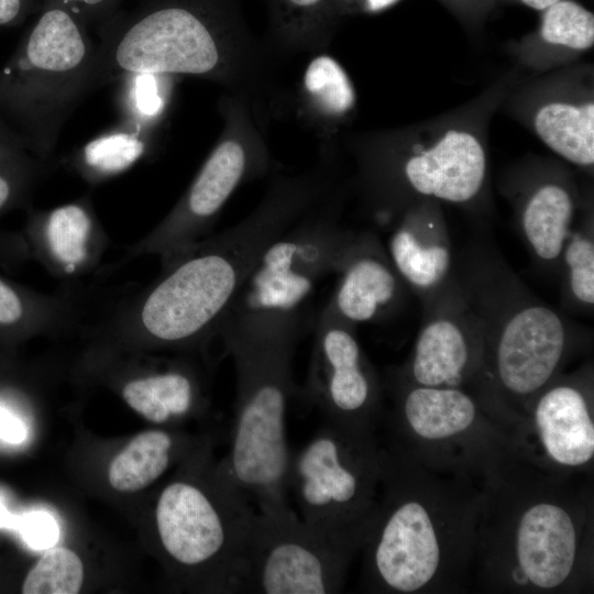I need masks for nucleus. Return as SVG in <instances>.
<instances>
[{"label":"nucleus","mask_w":594,"mask_h":594,"mask_svg":"<svg viewBox=\"0 0 594 594\" xmlns=\"http://www.w3.org/2000/svg\"><path fill=\"white\" fill-rule=\"evenodd\" d=\"M381 481L375 433L323 421L293 451L287 486L305 522L359 552L377 510Z\"/></svg>","instance_id":"7"},{"label":"nucleus","mask_w":594,"mask_h":594,"mask_svg":"<svg viewBox=\"0 0 594 594\" xmlns=\"http://www.w3.org/2000/svg\"><path fill=\"white\" fill-rule=\"evenodd\" d=\"M84 580L79 557L69 549L53 547L28 573L24 594H76Z\"/></svg>","instance_id":"30"},{"label":"nucleus","mask_w":594,"mask_h":594,"mask_svg":"<svg viewBox=\"0 0 594 594\" xmlns=\"http://www.w3.org/2000/svg\"><path fill=\"white\" fill-rule=\"evenodd\" d=\"M304 328L283 319L226 318L218 334L237 381L230 448L221 468L258 512L285 515L293 450L287 413L295 386L292 361Z\"/></svg>","instance_id":"5"},{"label":"nucleus","mask_w":594,"mask_h":594,"mask_svg":"<svg viewBox=\"0 0 594 594\" xmlns=\"http://www.w3.org/2000/svg\"><path fill=\"white\" fill-rule=\"evenodd\" d=\"M72 13L81 19L86 25L98 22L101 25L118 11L122 0H56Z\"/></svg>","instance_id":"33"},{"label":"nucleus","mask_w":594,"mask_h":594,"mask_svg":"<svg viewBox=\"0 0 594 594\" xmlns=\"http://www.w3.org/2000/svg\"><path fill=\"white\" fill-rule=\"evenodd\" d=\"M526 6L536 10H546L548 7L561 1V0H521Z\"/></svg>","instance_id":"38"},{"label":"nucleus","mask_w":594,"mask_h":594,"mask_svg":"<svg viewBox=\"0 0 594 594\" xmlns=\"http://www.w3.org/2000/svg\"><path fill=\"white\" fill-rule=\"evenodd\" d=\"M121 394L131 408L161 424L189 414L199 396V386L186 370L170 367L128 380Z\"/></svg>","instance_id":"25"},{"label":"nucleus","mask_w":594,"mask_h":594,"mask_svg":"<svg viewBox=\"0 0 594 594\" xmlns=\"http://www.w3.org/2000/svg\"><path fill=\"white\" fill-rule=\"evenodd\" d=\"M360 184L374 212L391 223L419 200L474 202L487 175L486 153L471 132L449 130L427 147L408 153L373 150L361 157Z\"/></svg>","instance_id":"11"},{"label":"nucleus","mask_w":594,"mask_h":594,"mask_svg":"<svg viewBox=\"0 0 594 594\" xmlns=\"http://www.w3.org/2000/svg\"><path fill=\"white\" fill-rule=\"evenodd\" d=\"M515 207L519 234L534 262L559 274L564 244L581 213L574 186L563 176H541L525 186Z\"/></svg>","instance_id":"20"},{"label":"nucleus","mask_w":594,"mask_h":594,"mask_svg":"<svg viewBox=\"0 0 594 594\" xmlns=\"http://www.w3.org/2000/svg\"><path fill=\"white\" fill-rule=\"evenodd\" d=\"M389 227L386 253L407 289L424 301L452 278L454 254L439 201L409 205Z\"/></svg>","instance_id":"19"},{"label":"nucleus","mask_w":594,"mask_h":594,"mask_svg":"<svg viewBox=\"0 0 594 594\" xmlns=\"http://www.w3.org/2000/svg\"><path fill=\"white\" fill-rule=\"evenodd\" d=\"M20 239L25 253L65 285L92 273L109 245L90 195L51 209L30 207Z\"/></svg>","instance_id":"17"},{"label":"nucleus","mask_w":594,"mask_h":594,"mask_svg":"<svg viewBox=\"0 0 594 594\" xmlns=\"http://www.w3.org/2000/svg\"><path fill=\"white\" fill-rule=\"evenodd\" d=\"M20 515L11 513L0 496V529L16 530Z\"/></svg>","instance_id":"36"},{"label":"nucleus","mask_w":594,"mask_h":594,"mask_svg":"<svg viewBox=\"0 0 594 594\" xmlns=\"http://www.w3.org/2000/svg\"><path fill=\"white\" fill-rule=\"evenodd\" d=\"M97 44L86 23L56 0L0 69V119L53 164L64 124L94 91Z\"/></svg>","instance_id":"6"},{"label":"nucleus","mask_w":594,"mask_h":594,"mask_svg":"<svg viewBox=\"0 0 594 594\" xmlns=\"http://www.w3.org/2000/svg\"><path fill=\"white\" fill-rule=\"evenodd\" d=\"M540 34L551 45L590 50L594 44V15L574 1L561 0L544 10Z\"/></svg>","instance_id":"31"},{"label":"nucleus","mask_w":594,"mask_h":594,"mask_svg":"<svg viewBox=\"0 0 594 594\" xmlns=\"http://www.w3.org/2000/svg\"><path fill=\"white\" fill-rule=\"evenodd\" d=\"M51 166L0 119V219L15 209L32 207V196Z\"/></svg>","instance_id":"27"},{"label":"nucleus","mask_w":594,"mask_h":594,"mask_svg":"<svg viewBox=\"0 0 594 594\" xmlns=\"http://www.w3.org/2000/svg\"><path fill=\"white\" fill-rule=\"evenodd\" d=\"M30 0H0V25L19 21L26 12Z\"/></svg>","instance_id":"35"},{"label":"nucleus","mask_w":594,"mask_h":594,"mask_svg":"<svg viewBox=\"0 0 594 594\" xmlns=\"http://www.w3.org/2000/svg\"><path fill=\"white\" fill-rule=\"evenodd\" d=\"M252 502L221 465L210 483L176 480L155 507L158 539L180 566L207 568L217 590L241 593L245 544L255 515Z\"/></svg>","instance_id":"10"},{"label":"nucleus","mask_w":594,"mask_h":594,"mask_svg":"<svg viewBox=\"0 0 594 594\" xmlns=\"http://www.w3.org/2000/svg\"><path fill=\"white\" fill-rule=\"evenodd\" d=\"M398 0H365L366 9L371 12L381 11Z\"/></svg>","instance_id":"37"},{"label":"nucleus","mask_w":594,"mask_h":594,"mask_svg":"<svg viewBox=\"0 0 594 594\" xmlns=\"http://www.w3.org/2000/svg\"><path fill=\"white\" fill-rule=\"evenodd\" d=\"M342 198L334 186L268 244L226 318L284 319L305 328L317 288L336 274L353 234L341 224Z\"/></svg>","instance_id":"9"},{"label":"nucleus","mask_w":594,"mask_h":594,"mask_svg":"<svg viewBox=\"0 0 594 594\" xmlns=\"http://www.w3.org/2000/svg\"><path fill=\"white\" fill-rule=\"evenodd\" d=\"M562 304L569 311L592 314L594 307V224L590 211L579 215L561 257Z\"/></svg>","instance_id":"29"},{"label":"nucleus","mask_w":594,"mask_h":594,"mask_svg":"<svg viewBox=\"0 0 594 594\" xmlns=\"http://www.w3.org/2000/svg\"><path fill=\"white\" fill-rule=\"evenodd\" d=\"M521 419L528 420L547 468L572 472L590 466L594 458L592 366L558 375L532 398Z\"/></svg>","instance_id":"16"},{"label":"nucleus","mask_w":594,"mask_h":594,"mask_svg":"<svg viewBox=\"0 0 594 594\" xmlns=\"http://www.w3.org/2000/svg\"><path fill=\"white\" fill-rule=\"evenodd\" d=\"M155 139L119 122L62 160L85 183L97 186L111 180L152 155Z\"/></svg>","instance_id":"22"},{"label":"nucleus","mask_w":594,"mask_h":594,"mask_svg":"<svg viewBox=\"0 0 594 594\" xmlns=\"http://www.w3.org/2000/svg\"><path fill=\"white\" fill-rule=\"evenodd\" d=\"M356 551L294 512H256L250 527L241 593L329 594L342 591Z\"/></svg>","instance_id":"13"},{"label":"nucleus","mask_w":594,"mask_h":594,"mask_svg":"<svg viewBox=\"0 0 594 594\" xmlns=\"http://www.w3.org/2000/svg\"><path fill=\"white\" fill-rule=\"evenodd\" d=\"M26 436L24 422L0 399V439L8 443L20 444Z\"/></svg>","instance_id":"34"},{"label":"nucleus","mask_w":594,"mask_h":594,"mask_svg":"<svg viewBox=\"0 0 594 594\" xmlns=\"http://www.w3.org/2000/svg\"><path fill=\"white\" fill-rule=\"evenodd\" d=\"M383 396V386L355 327L323 307L315 326L304 399L326 422L375 433L382 420Z\"/></svg>","instance_id":"14"},{"label":"nucleus","mask_w":594,"mask_h":594,"mask_svg":"<svg viewBox=\"0 0 594 594\" xmlns=\"http://www.w3.org/2000/svg\"><path fill=\"white\" fill-rule=\"evenodd\" d=\"M540 140L566 162L592 168L594 164V102L551 101L534 118Z\"/></svg>","instance_id":"23"},{"label":"nucleus","mask_w":594,"mask_h":594,"mask_svg":"<svg viewBox=\"0 0 594 594\" xmlns=\"http://www.w3.org/2000/svg\"><path fill=\"white\" fill-rule=\"evenodd\" d=\"M385 387L392 398L381 424L389 435L387 447L441 466L448 449L454 466L464 465L455 449L477 466L506 433L473 394L457 387H429L407 382L391 372ZM498 421V420H497ZM499 422V421H498Z\"/></svg>","instance_id":"12"},{"label":"nucleus","mask_w":594,"mask_h":594,"mask_svg":"<svg viewBox=\"0 0 594 594\" xmlns=\"http://www.w3.org/2000/svg\"><path fill=\"white\" fill-rule=\"evenodd\" d=\"M177 77L151 73H132L114 84L120 122L155 138L172 105Z\"/></svg>","instance_id":"26"},{"label":"nucleus","mask_w":594,"mask_h":594,"mask_svg":"<svg viewBox=\"0 0 594 594\" xmlns=\"http://www.w3.org/2000/svg\"><path fill=\"white\" fill-rule=\"evenodd\" d=\"M16 531L23 542L35 551L48 550L59 540V527L48 512L32 510L20 515Z\"/></svg>","instance_id":"32"},{"label":"nucleus","mask_w":594,"mask_h":594,"mask_svg":"<svg viewBox=\"0 0 594 594\" xmlns=\"http://www.w3.org/2000/svg\"><path fill=\"white\" fill-rule=\"evenodd\" d=\"M334 276L332 295L323 307L355 328L384 320L404 304L407 287L374 232L353 231Z\"/></svg>","instance_id":"18"},{"label":"nucleus","mask_w":594,"mask_h":594,"mask_svg":"<svg viewBox=\"0 0 594 594\" xmlns=\"http://www.w3.org/2000/svg\"><path fill=\"white\" fill-rule=\"evenodd\" d=\"M377 510L361 548L362 587L415 594L450 590L473 568L482 490L437 465L381 447Z\"/></svg>","instance_id":"1"},{"label":"nucleus","mask_w":594,"mask_h":594,"mask_svg":"<svg viewBox=\"0 0 594 594\" xmlns=\"http://www.w3.org/2000/svg\"><path fill=\"white\" fill-rule=\"evenodd\" d=\"M452 275L484 338L480 394L499 417L521 419L588 333L535 295L483 235L454 255Z\"/></svg>","instance_id":"3"},{"label":"nucleus","mask_w":594,"mask_h":594,"mask_svg":"<svg viewBox=\"0 0 594 594\" xmlns=\"http://www.w3.org/2000/svg\"><path fill=\"white\" fill-rule=\"evenodd\" d=\"M300 100L304 116L326 135L354 109L356 95L344 68L323 54L308 64Z\"/></svg>","instance_id":"24"},{"label":"nucleus","mask_w":594,"mask_h":594,"mask_svg":"<svg viewBox=\"0 0 594 594\" xmlns=\"http://www.w3.org/2000/svg\"><path fill=\"white\" fill-rule=\"evenodd\" d=\"M94 91L132 73L190 76L265 107L273 59L217 0H138L99 25Z\"/></svg>","instance_id":"4"},{"label":"nucleus","mask_w":594,"mask_h":594,"mask_svg":"<svg viewBox=\"0 0 594 594\" xmlns=\"http://www.w3.org/2000/svg\"><path fill=\"white\" fill-rule=\"evenodd\" d=\"M218 107L223 129L213 148L172 210L127 249L120 264L142 255H157L163 262L208 237L235 189L268 170L266 109L229 91Z\"/></svg>","instance_id":"8"},{"label":"nucleus","mask_w":594,"mask_h":594,"mask_svg":"<svg viewBox=\"0 0 594 594\" xmlns=\"http://www.w3.org/2000/svg\"><path fill=\"white\" fill-rule=\"evenodd\" d=\"M421 302L422 323L410 358L392 373L420 386L473 389L484 373V338L453 275Z\"/></svg>","instance_id":"15"},{"label":"nucleus","mask_w":594,"mask_h":594,"mask_svg":"<svg viewBox=\"0 0 594 594\" xmlns=\"http://www.w3.org/2000/svg\"><path fill=\"white\" fill-rule=\"evenodd\" d=\"M175 439L165 431H144L112 460L108 477L120 492L141 491L165 473L172 463Z\"/></svg>","instance_id":"28"},{"label":"nucleus","mask_w":594,"mask_h":594,"mask_svg":"<svg viewBox=\"0 0 594 594\" xmlns=\"http://www.w3.org/2000/svg\"><path fill=\"white\" fill-rule=\"evenodd\" d=\"M530 466L514 444L483 466L473 568L510 590H569L587 559L590 503L562 482L566 472Z\"/></svg>","instance_id":"2"},{"label":"nucleus","mask_w":594,"mask_h":594,"mask_svg":"<svg viewBox=\"0 0 594 594\" xmlns=\"http://www.w3.org/2000/svg\"><path fill=\"white\" fill-rule=\"evenodd\" d=\"M82 324V305L74 288L44 294L0 276V339L16 342Z\"/></svg>","instance_id":"21"}]
</instances>
